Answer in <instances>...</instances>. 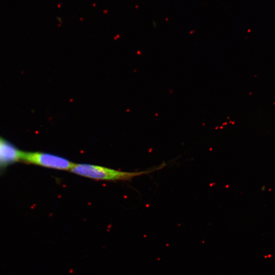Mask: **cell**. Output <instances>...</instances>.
Returning <instances> with one entry per match:
<instances>
[{"label": "cell", "mask_w": 275, "mask_h": 275, "mask_svg": "<svg viewBox=\"0 0 275 275\" xmlns=\"http://www.w3.org/2000/svg\"><path fill=\"white\" fill-rule=\"evenodd\" d=\"M160 166L149 171L130 172L121 171L95 164L74 163L69 171L73 174L96 180L127 181L135 177L158 170L160 169Z\"/></svg>", "instance_id": "cell-1"}, {"label": "cell", "mask_w": 275, "mask_h": 275, "mask_svg": "<svg viewBox=\"0 0 275 275\" xmlns=\"http://www.w3.org/2000/svg\"><path fill=\"white\" fill-rule=\"evenodd\" d=\"M21 161L47 168L70 171L74 163L62 156L43 152H22Z\"/></svg>", "instance_id": "cell-2"}, {"label": "cell", "mask_w": 275, "mask_h": 275, "mask_svg": "<svg viewBox=\"0 0 275 275\" xmlns=\"http://www.w3.org/2000/svg\"><path fill=\"white\" fill-rule=\"evenodd\" d=\"M21 151L0 136V173L9 166L21 160Z\"/></svg>", "instance_id": "cell-3"}]
</instances>
